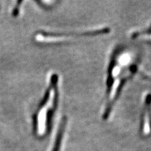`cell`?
I'll return each instance as SVG.
<instances>
[{
  "instance_id": "obj_1",
  "label": "cell",
  "mask_w": 151,
  "mask_h": 151,
  "mask_svg": "<svg viewBox=\"0 0 151 151\" xmlns=\"http://www.w3.org/2000/svg\"><path fill=\"white\" fill-rule=\"evenodd\" d=\"M137 71L132 53L127 48H118L113 55L106 79V101L103 118H109L126 83Z\"/></svg>"
},
{
  "instance_id": "obj_3",
  "label": "cell",
  "mask_w": 151,
  "mask_h": 151,
  "mask_svg": "<svg viewBox=\"0 0 151 151\" xmlns=\"http://www.w3.org/2000/svg\"><path fill=\"white\" fill-rule=\"evenodd\" d=\"M110 29L108 28H104L101 29H94L91 31L83 32L81 33H72L71 35L69 34H50L46 32H40L35 36L36 40L39 42H56V41L65 40L67 37H85V36H95L98 35H102V34L108 33Z\"/></svg>"
},
{
  "instance_id": "obj_4",
  "label": "cell",
  "mask_w": 151,
  "mask_h": 151,
  "mask_svg": "<svg viewBox=\"0 0 151 151\" xmlns=\"http://www.w3.org/2000/svg\"><path fill=\"white\" fill-rule=\"evenodd\" d=\"M66 124H67V118L65 117H64L61 120V122H60L58 133H57L55 141V143L53 145L54 146L52 149V151H60V146H61L62 141V138H63L64 133H65Z\"/></svg>"
},
{
  "instance_id": "obj_2",
  "label": "cell",
  "mask_w": 151,
  "mask_h": 151,
  "mask_svg": "<svg viewBox=\"0 0 151 151\" xmlns=\"http://www.w3.org/2000/svg\"><path fill=\"white\" fill-rule=\"evenodd\" d=\"M58 102V76L53 74L50 80L42 101L33 118V127L36 134L44 136L52 127L53 117Z\"/></svg>"
}]
</instances>
